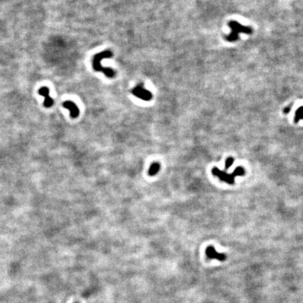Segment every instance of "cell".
Wrapping results in <instances>:
<instances>
[{"mask_svg":"<svg viewBox=\"0 0 303 303\" xmlns=\"http://www.w3.org/2000/svg\"><path fill=\"white\" fill-rule=\"evenodd\" d=\"M65 108L69 109L70 112V116L72 118H77L79 115V109L75 103L71 101H66L63 103Z\"/></svg>","mask_w":303,"mask_h":303,"instance_id":"cell-6","label":"cell"},{"mask_svg":"<svg viewBox=\"0 0 303 303\" xmlns=\"http://www.w3.org/2000/svg\"><path fill=\"white\" fill-rule=\"evenodd\" d=\"M233 162H234V159L232 158V157H230L226 160V163H225V167L227 169L229 167H230L233 164Z\"/></svg>","mask_w":303,"mask_h":303,"instance_id":"cell-10","label":"cell"},{"mask_svg":"<svg viewBox=\"0 0 303 303\" xmlns=\"http://www.w3.org/2000/svg\"><path fill=\"white\" fill-rule=\"evenodd\" d=\"M228 26L231 30V33L225 36V39L227 41L234 42L239 39V33H244L251 35L253 33V30L251 27L244 26L235 21H231L228 23Z\"/></svg>","mask_w":303,"mask_h":303,"instance_id":"cell-2","label":"cell"},{"mask_svg":"<svg viewBox=\"0 0 303 303\" xmlns=\"http://www.w3.org/2000/svg\"><path fill=\"white\" fill-rule=\"evenodd\" d=\"M39 94L44 98V105L47 108L51 107L53 104V100L49 96V89L47 87H41V89H39Z\"/></svg>","mask_w":303,"mask_h":303,"instance_id":"cell-7","label":"cell"},{"mask_svg":"<svg viewBox=\"0 0 303 303\" xmlns=\"http://www.w3.org/2000/svg\"><path fill=\"white\" fill-rule=\"evenodd\" d=\"M112 57V53L109 50H105L103 52L97 53L93 56V67L95 71L102 72L106 77L109 78H114L116 75V72L110 67H105L101 65V61L105 58H110Z\"/></svg>","mask_w":303,"mask_h":303,"instance_id":"cell-1","label":"cell"},{"mask_svg":"<svg viewBox=\"0 0 303 303\" xmlns=\"http://www.w3.org/2000/svg\"><path fill=\"white\" fill-rule=\"evenodd\" d=\"M212 173L214 175L218 176L221 180L225 181V183H228V184H234L235 177L244 175L245 171L243 167H238L232 173L227 174V173L223 172V171L219 170L218 168L215 167L212 169Z\"/></svg>","mask_w":303,"mask_h":303,"instance_id":"cell-3","label":"cell"},{"mask_svg":"<svg viewBox=\"0 0 303 303\" xmlns=\"http://www.w3.org/2000/svg\"><path fill=\"white\" fill-rule=\"evenodd\" d=\"M160 170V164L158 162H154L149 169L148 174L149 176H154Z\"/></svg>","mask_w":303,"mask_h":303,"instance_id":"cell-8","label":"cell"},{"mask_svg":"<svg viewBox=\"0 0 303 303\" xmlns=\"http://www.w3.org/2000/svg\"><path fill=\"white\" fill-rule=\"evenodd\" d=\"M132 93L135 97L143 100L145 101H149L152 98V93L143 87V84H139L138 85L136 86L132 90Z\"/></svg>","mask_w":303,"mask_h":303,"instance_id":"cell-4","label":"cell"},{"mask_svg":"<svg viewBox=\"0 0 303 303\" xmlns=\"http://www.w3.org/2000/svg\"><path fill=\"white\" fill-rule=\"evenodd\" d=\"M301 119H303V106L299 107L297 109L296 115H295V122L298 123Z\"/></svg>","mask_w":303,"mask_h":303,"instance_id":"cell-9","label":"cell"},{"mask_svg":"<svg viewBox=\"0 0 303 303\" xmlns=\"http://www.w3.org/2000/svg\"><path fill=\"white\" fill-rule=\"evenodd\" d=\"M206 254L209 259H215V260H218L219 261H225L227 258L226 255L217 252L214 247L212 246L207 247Z\"/></svg>","mask_w":303,"mask_h":303,"instance_id":"cell-5","label":"cell"},{"mask_svg":"<svg viewBox=\"0 0 303 303\" xmlns=\"http://www.w3.org/2000/svg\"><path fill=\"white\" fill-rule=\"evenodd\" d=\"M290 106H288V107H286V108H285V109H284V112L285 114H288V113L289 112H290Z\"/></svg>","mask_w":303,"mask_h":303,"instance_id":"cell-11","label":"cell"}]
</instances>
